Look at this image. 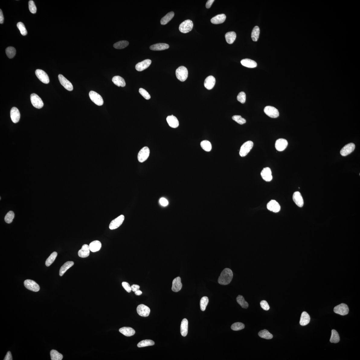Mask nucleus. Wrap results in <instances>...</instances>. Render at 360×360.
I'll list each match as a JSON object with an SVG mask.
<instances>
[{
	"instance_id": "1",
	"label": "nucleus",
	"mask_w": 360,
	"mask_h": 360,
	"mask_svg": "<svg viewBox=\"0 0 360 360\" xmlns=\"http://www.w3.org/2000/svg\"><path fill=\"white\" fill-rule=\"evenodd\" d=\"M233 277V272L229 268H226L221 273L218 282L220 284L227 285L230 283Z\"/></svg>"
},
{
	"instance_id": "2",
	"label": "nucleus",
	"mask_w": 360,
	"mask_h": 360,
	"mask_svg": "<svg viewBox=\"0 0 360 360\" xmlns=\"http://www.w3.org/2000/svg\"><path fill=\"white\" fill-rule=\"evenodd\" d=\"M177 78L182 82H184L187 79L188 76V72L187 68L184 66H181L176 69L175 72Z\"/></svg>"
},
{
	"instance_id": "3",
	"label": "nucleus",
	"mask_w": 360,
	"mask_h": 360,
	"mask_svg": "<svg viewBox=\"0 0 360 360\" xmlns=\"http://www.w3.org/2000/svg\"><path fill=\"white\" fill-rule=\"evenodd\" d=\"M193 25V23L191 20H185L180 25L179 30L182 33H188L192 30Z\"/></svg>"
},
{
	"instance_id": "4",
	"label": "nucleus",
	"mask_w": 360,
	"mask_h": 360,
	"mask_svg": "<svg viewBox=\"0 0 360 360\" xmlns=\"http://www.w3.org/2000/svg\"><path fill=\"white\" fill-rule=\"evenodd\" d=\"M253 146V143L251 141H248L241 146L239 151V155L241 156H246L251 150Z\"/></svg>"
},
{
	"instance_id": "5",
	"label": "nucleus",
	"mask_w": 360,
	"mask_h": 360,
	"mask_svg": "<svg viewBox=\"0 0 360 360\" xmlns=\"http://www.w3.org/2000/svg\"><path fill=\"white\" fill-rule=\"evenodd\" d=\"M89 96L92 101L98 106H101L104 104V100L101 96L98 93L94 91H91L89 93Z\"/></svg>"
},
{
	"instance_id": "6",
	"label": "nucleus",
	"mask_w": 360,
	"mask_h": 360,
	"mask_svg": "<svg viewBox=\"0 0 360 360\" xmlns=\"http://www.w3.org/2000/svg\"><path fill=\"white\" fill-rule=\"evenodd\" d=\"M150 150L148 147L145 146L138 153L137 158L140 162H145L149 156Z\"/></svg>"
},
{
	"instance_id": "7",
	"label": "nucleus",
	"mask_w": 360,
	"mask_h": 360,
	"mask_svg": "<svg viewBox=\"0 0 360 360\" xmlns=\"http://www.w3.org/2000/svg\"><path fill=\"white\" fill-rule=\"evenodd\" d=\"M31 100L32 105L35 108L40 109L43 107V102L41 98L36 94H33L31 95Z\"/></svg>"
},
{
	"instance_id": "8",
	"label": "nucleus",
	"mask_w": 360,
	"mask_h": 360,
	"mask_svg": "<svg viewBox=\"0 0 360 360\" xmlns=\"http://www.w3.org/2000/svg\"><path fill=\"white\" fill-rule=\"evenodd\" d=\"M349 308L348 305L345 304H342L336 306L334 308V312L342 316H345L349 313Z\"/></svg>"
},
{
	"instance_id": "9",
	"label": "nucleus",
	"mask_w": 360,
	"mask_h": 360,
	"mask_svg": "<svg viewBox=\"0 0 360 360\" xmlns=\"http://www.w3.org/2000/svg\"><path fill=\"white\" fill-rule=\"evenodd\" d=\"M24 284L25 287L32 291L38 292L40 290V287L36 282L30 279H27L24 281Z\"/></svg>"
},
{
	"instance_id": "10",
	"label": "nucleus",
	"mask_w": 360,
	"mask_h": 360,
	"mask_svg": "<svg viewBox=\"0 0 360 360\" xmlns=\"http://www.w3.org/2000/svg\"><path fill=\"white\" fill-rule=\"evenodd\" d=\"M124 220V217L123 215H121L117 218L112 220L109 226V228L111 230H113L117 229L119 227Z\"/></svg>"
},
{
	"instance_id": "11",
	"label": "nucleus",
	"mask_w": 360,
	"mask_h": 360,
	"mask_svg": "<svg viewBox=\"0 0 360 360\" xmlns=\"http://www.w3.org/2000/svg\"><path fill=\"white\" fill-rule=\"evenodd\" d=\"M265 113L270 117L276 118L278 117L279 112L277 109L271 106H266L264 110Z\"/></svg>"
},
{
	"instance_id": "12",
	"label": "nucleus",
	"mask_w": 360,
	"mask_h": 360,
	"mask_svg": "<svg viewBox=\"0 0 360 360\" xmlns=\"http://www.w3.org/2000/svg\"><path fill=\"white\" fill-rule=\"evenodd\" d=\"M35 75L37 77V78L39 79L41 82L45 83V84H48L50 82V79L49 76H48L47 74L43 70L37 69L35 71Z\"/></svg>"
},
{
	"instance_id": "13",
	"label": "nucleus",
	"mask_w": 360,
	"mask_h": 360,
	"mask_svg": "<svg viewBox=\"0 0 360 360\" xmlns=\"http://www.w3.org/2000/svg\"><path fill=\"white\" fill-rule=\"evenodd\" d=\"M150 311L149 307L143 304L138 305L137 308V313L141 317H146L149 316Z\"/></svg>"
},
{
	"instance_id": "14",
	"label": "nucleus",
	"mask_w": 360,
	"mask_h": 360,
	"mask_svg": "<svg viewBox=\"0 0 360 360\" xmlns=\"http://www.w3.org/2000/svg\"><path fill=\"white\" fill-rule=\"evenodd\" d=\"M58 78L60 83L64 88L69 91H72L73 88V86L72 83L69 80L62 75H59Z\"/></svg>"
},
{
	"instance_id": "15",
	"label": "nucleus",
	"mask_w": 360,
	"mask_h": 360,
	"mask_svg": "<svg viewBox=\"0 0 360 360\" xmlns=\"http://www.w3.org/2000/svg\"><path fill=\"white\" fill-rule=\"evenodd\" d=\"M355 149V145L353 143H349L344 147L341 150V155L343 156H346L352 153Z\"/></svg>"
},
{
	"instance_id": "16",
	"label": "nucleus",
	"mask_w": 360,
	"mask_h": 360,
	"mask_svg": "<svg viewBox=\"0 0 360 360\" xmlns=\"http://www.w3.org/2000/svg\"><path fill=\"white\" fill-rule=\"evenodd\" d=\"M288 142L287 140L284 139H279L276 141L275 143V147L276 150L279 152L284 150L288 146Z\"/></svg>"
},
{
	"instance_id": "17",
	"label": "nucleus",
	"mask_w": 360,
	"mask_h": 360,
	"mask_svg": "<svg viewBox=\"0 0 360 360\" xmlns=\"http://www.w3.org/2000/svg\"><path fill=\"white\" fill-rule=\"evenodd\" d=\"M268 210L274 213H278L281 210V206L278 202L275 200L270 201L267 205Z\"/></svg>"
},
{
	"instance_id": "18",
	"label": "nucleus",
	"mask_w": 360,
	"mask_h": 360,
	"mask_svg": "<svg viewBox=\"0 0 360 360\" xmlns=\"http://www.w3.org/2000/svg\"><path fill=\"white\" fill-rule=\"evenodd\" d=\"M151 63H152V61L151 60L146 59L137 63L136 66V69L138 71H142L149 67Z\"/></svg>"
},
{
	"instance_id": "19",
	"label": "nucleus",
	"mask_w": 360,
	"mask_h": 360,
	"mask_svg": "<svg viewBox=\"0 0 360 360\" xmlns=\"http://www.w3.org/2000/svg\"><path fill=\"white\" fill-rule=\"evenodd\" d=\"M261 175L262 178L266 182H270L272 179L271 169L268 167L265 168L262 170Z\"/></svg>"
},
{
	"instance_id": "20",
	"label": "nucleus",
	"mask_w": 360,
	"mask_h": 360,
	"mask_svg": "<svg viewBox=\"0 0 360 360\" xmlns=\"http://www.w3.org/2000/svg\"><path fill=\"white\" fill-rule=\"evenodd\" d=\"M10 114L11 120L14 123H17L20 121L21 115L17 108L13 107L11 108Z\"/></svg>"
},
{
	"instance_id": "21",
	"label": "nucleus",
	"mask_w": 360,
	"mask_h": 360,
	"mask_svg": "<svg viewBox=\"0 0 360 360\" xmlns=\"http://www.w3.org/2000/svg\"><path fill=\"white\" fill-rule=\"evenodd\" d=\"M293 200L298 207H301L303 206L304 201L300 192L296 191L294 193L293 195Z\"/></svg>"
},
{
	"instance_id": "22",
	"label": "nucleus",
	"mask_w": 360,
	"mask_h": 360,
	"mask_svg": "<svg viewBox=\"0 0 360 360\" xmlns=\"http://www.w3.org/2000/svg\"><path fill=\"white\" fill-rule=\"evenodd\" d=\"M215 79L213 76H209L205 80L204 85L205 87L208 90L213 89L215 83Z\"/></svg>"
},
{
	"instance_id": "23",
	"label": "nucleus",
	"mask_w": 360,
	"mask_h": 360,
	"mask_svg": "<svg viewBox=\"0 0 360 360\" xmlns=\"http://www.w3.org/2000/svg\"><path fill=\"white\" fill-rule=\"evenodd\" d=\"M182 288L181 278L178 277L173 279L172 287V290L173 291L178 292L181 290Z\"/></svg>"
},
{
	"instance_id": "24",
	"label": "nucleus",
	"mask_w": 360,
	"mask_h": 360,
	"mask_svg": "<svg viewBox=\"0 0 360 360\" xmlns=\"http://www.w3.org/2000/svg\"><path fill=\"white\" fill-rule=\"evenodd\" d=\"M166 121L169 126L171 127L176 128L179 126V121L177 118L172 115L167 117Z\"/></svg>"
},
{
	"instance_id": "25",
	"label": "nucleus",
	"mask_w": 360,
	"mask_h": 360,
	"mask_svg": "<svg viewBox=\"0 0 360 360\" xmlns=\"http://www.w3.org/2000/svg\"><path fill=\"white\" fill-rule=\"evenodd\" d=\"M90 251L89 246L85 244L82 246V249L79 250L78 255L80 258H87L89 255Z\"/></svg>"
},
{
	"instance_id": "26",
	"label": "nucleus",
	"mask_w": 360,
	"mask_h": 360,
	"mask_svg": "<svg viewBox=\"0 0 360 360\" xmlns=\"http://www.w3.org/2000/svg\"><path fill=\"white\" fill-rule=\"evenodd\" d=\"M226 16L224 14L217 15L215 17L212 18L211 20L212 24H222L226 20Z\"/></svg>"
},
{
	"instance_id": "27",
	"label": "nucleus",
	"mask_w": 360,
	"mask_h": 360,
	"mask_svg": "<svg viewBox=\"0 0 360 360\" xmlns=\"http://www.w3.org/2000/svg\"><path fill=\"white\" fill-rule=\"evenodd\" d=\"M169 45L165 43H159L152 45L150 46V50H153L159 51L168 49L169 48Z\"/></svg>"
},
{
	"instance_id": "28",
	"label": "nucleus",
	"mask_w": 360,
	"mask_h": 360,
	"mask_svg": "<svg viewBox=\"0 0 360 360\" xmlns=\"http://www.w3.org/2000/svg\"><path fill=\"white\" fill-rule=\"evenodd\" d=\"M119 331L125 336L128 337L133 336L136 333L135 330L130 327H124L121 328L120 329Z\"/></svg>"
},
{
	"instance_id": "29",
	"label": "nucleus",
	"mask_w": 360,
	"mask_h": 360,
	"mask_svg": "<svg viewBox=\"0 0 360 360\" xmlns=\"http://www.w3.org/2000/svg\"><path fill=\"white\" fill-rule=\"evenodd\" d=\"M89 246L91 252H96L98 251L101 249V243L99 241L95 240L90 243Z\"/></svg>"
},
{
	"instance_id": "30",
	"label": "nucleus",
	"mask_w": 360,
	"mask_h": 360,
	"mask_svg": "<svg viewBox=\"0 0 360 360\" xmlns=\"http://www.w3.org/2000/svg\"><path fill=\"white\" fill-rule=\"evenodd\" d=\"M188 330V321L187 319H184L182 321L181 326V333L183 336L185 337L187 336Z\"/></svg>"
},
{
	"instance_id": "31",
	"label": "nucleus",
	"mask_w": 360,
	"mask_h": 360,
	"mask_svg": "<svg viewBox=\"0 0 360 360\" xmlns=\"http://www.w3.org/2000/svg\"><path fill=\"white\" fill-rule=\"evenodd\" d=\"M241 63L243 66L250 68H255L257 66L255 61L249 59H243L241 61Z\"/></svg>"
},
{
	"instance_id": "32",
	"label": "nucleus",
	"mask_w": 360,
	"mask_h": 360,
	"mask_svg": "<svg viewBox=\"0 0 360 360\" xmlns=\"http://www.w3.org/2000/svg\"><path fill=\"white\" fill-rule=\"evenodd\" d=\"M310 318L309 315L304 311L302 313L300 320V324L302 326H305L309 323Z\"/></svg>"
},
{
	"instance_id": "33",
	"label": "nucleus",
	"mask_w": 360,
	"mask_h": 360,
	"mask_svg": "<svg viewBox=\"0 0 360 360\" xmlns=\"http://www.w3.org/2000/svg\"><path fill=\"white\" fill-rule=\"evenodd\" d=\"M112 81L114 84L118 87H124L126 85L124 79L119 76H116L112 79Z\"/></svg>"
},
{
	"instance_id": "34",
	"label": "nucleus",
	"mask_w": 360,
	"mask_h": 360,
	"mask_svg": "<svg viewBox=\"0 0 360 360\" xmlns=\"http://www.w3.org/2000/svg\"><path fill=\"white\" fill-rule=\"evenodd\" d=\"M236 37V34L234 31L228 32L225 35V38L227 43L229 44H232L233 43Z\"/></svg>"
},
{
	"instance_id": "35",
	"label": "nucleus",
	"mask_w": 360,
	"mask_h": 360,
	"mask_svg": "<svg viewBox=\"0 0 360 360\" xmlns=\"http://www.w3.org/2000/svg\"><path fill=\"white\" fill-rule=\"evenodd\" d=\"M74 263L73 262L69 261L66 262L61 267L59 270V275L62 276L66 272L67 270L73 265Z\"/></svg>"
},
{
	"instance_id": "36",
	"label": "nucleus",
	"mask_w": 360,
	"mask_h": 360,
	"mask_svg": "<svg viewBox=\"0 0 360 360\" xmlns=\"http://www.w3.org/2000/svg\"><path fill=\"white\" fill-rule=\"evenodd\" d=\"M174 15L175 14L174 12L172 11L169 12L165 17H164L162 18L160 21L161 24L162 25H164L168 24L169 21L172 20V19L174 17Z\"/></svg>"
},
{
	"instance_id": "37",
	"label": "nucleus",
	"mask_w": 360,
	"mask_h": 360,
	"mask_svg": "<svg viewBox=\"0 0 360 360\" xmlns=\"http://www.w3.org/2000/svg\"><path fill=\"white\" fill-rule=\"evenodd\" d=\"M50 355L52 360H62L63 358V355L55 350H51Z\"/></svg>"
},
{
	"instance_id": "38",
	"label": "nucleus",
	"mask_w": 360,
	"mask_h": 360,
	"mask_svg": "<svg viewBox=\"0 0 360 360\" xmlns=\"http://www.w3.org/2000/svg\"><path fill=\"white\" fill-rule=\"evenodd\" d=\"M259 336L262 338L265 339H271L273 338V335L268 330L264 329L259 333Z\"/></svg>"
},
{
	"instance_id": "39",
	"label": "nucleus",
	"mask_w": 360,
	"mask_h": 360,
	"mask_svg": "<svg viewBox=\"0 0 360 360\" xmlns=\"http://www.w3.org/2000/svg\"><path fill=\"white\" fill-rule=\"evenodd\" d=\"M237 302L241 307L244 308H247L248 307L249 305L248 303L245 301V298L241 295H239L236 298Z\"/></svg>"
},
{
	"instance_id": "40",
	"label": "nucleus",
	"mask_w": 360,
	"mask_h": 360,
	"mask_svg": "<svg viewBox=\"0 0 360 360\" xmlns=\"http://www.w3.org/2000/svg\"><path fill=\"white\" fill-rule=\"evenodd\" d=\"M340 341V337L339 334L337 331L333 329L332 331V335L330 339L331 342L333 343H338Z\"/></svg>"
},
{
	"instance_id": "41",
	"label": "nucleus",
	"mask_w": 360,
	"mask_h": 360,
	"mask_svg": "<svg viewBox=\"0 0 360 360\" xmlns=\"http://www.w3.org/2000/svg\"><path fill=\"white\" fill-rule=\"evenodd\" d=\"M260 34V29L259 27L256 26L252 30L251 37L254 41H257L259 39Z\"/></svg>"
},
{
	"instance_id": "42",
	"label": "nucleus",
	"mask_w": 360,
	"mask_h": 360,
	"mask_svg": "<svg viewBox=\"0 0 360 360\" xmlns=\"http://www.w3.org/2000/svg\"><path fill=\"white\" fill-rule=\"evenodd\" d=\"M129 42L127 41H121L114 43V47L116 49H123L127 47L129 45Z\"/></svg>"
},
{
	"instance_id": "43",
	"label": "nucleus",
	"mask_w": 360,
	"mask_h": 360,
	"mask_svg": "<svg viewBox=\"0 0 360 360\" xmlns=\"http://www.w3.org/2000/svg\"><path fill=\"white\" fill-rule=\"evenodd\" d=\"M155 342L149 339H146L141 341L138 343L137 346L139 348H142V347L152 346L155 345Z\"/></svg>"
},
{
	"instance_id": "44",
	"label": "nucleus",
	"mask_w": 360,
	"mask_h": 360,
	"mask_svg": "<svg viewBox=\"0 0 360 360\" xmlns=\"http://www.w3.org/2000/svg\"><path fill=\"white\" fill-rule=\"evenodd\" d=\"M201 146L202 148L205 151L209 152L212 149V146L209 141L204 140L201 141Z\"/></svg>"
},
{
	"instance_id": "45",
	"label": "nucleus",
	"mask_w": 360,
	"mask_h": 360,
	"mask_svg": "<svg viewBox=\"0 0 360 360\" xmlns=\"http://www.w3.org/2000/svg\"><path fill=\"white\" fill-rule=\"evenodd\" d=\"M6 55L9 59H12L15 55L16 51L13 47H8L6 48L5 50Z\"/></svg>"
},
{
	"instance_id": "46",
	"label": "nucleus",
	"mask_w": 360,
	"mask_h": 360,
	"mask_svg": "<svg viewBox=\"0 0 360 360\" xmlns=\"http://www.w3.org/2000/svg\"><path fill=\"white\" fill-rule=\"evenodd\" d=\"M57 256V253L56 252H54L52 253H51L50 256L46 260V265L47 266H49L52 264L56 259Z\"/></svg>"
},
{
	"instance_id": "47",
	"label": "nucleus",
	"mask_w": 360,
	"mask_h": 360,
	"mask_svg": "<svg viewBox=\"0 0 360 360\" xmlns=\"http://www.w3.org/2000/svg\"><path fill=\"white\" fill-rule=\"evenodd\" d=\"M208 298L207 297H202L200 301V307L201 310L202 311H204L208 303Z\"/></svg>"
},
{
	"instance_id": "48",
	"label": "nucleus",
	"mask_w": 360,
	"mask_h": 360,
	"mask_svg": "<svg viewBox=\"0 0 360 360\" xmlns=\"http://www.w3.org/2000/svg\"><path fill=\"white\" fill-rule=\"evenodd\" d=\"M245 326L242 323L237 322L233 324L231 326V329L234 331H238L245 328Z\"/></svg>"
},
{
	"instance_id": "49",
	"label": "nucleus",
	"mask_w": 360,
	"mask_h": 360,
	"mask_svg": "<svg viewBox=\"0 0 360 360\" xmlns=\"http://www.w3.org/2000/svg\"><path fill=\"white\" fill-rule=\"evenodd\" d=\"M14 217V212L11 211H9L5 215V222L8 223H11Z\"/></svg>"
},
{
	"instance_id": "50",
	"label": "nucleus",
	"mask_w": 360,
	"mask_h": 360,
	"mask_svg": "<svg viewBox=\"0 0 360 360\" xmlns=\"http://www.w3.org/2000/svg\"><path fill=\"white\" fill-rule=\"evenodd\" d=\"M17 26L18 29L20 30L21 34L25 36L27 34V31L26 28L24 24L22 22H18L17 24Z\"/></svg>"
},
{
	"instance_id": "51",
	"label": "nucleus",
	"mask_w": 360,
	"mask_h": 360,
	"mask_svg": "<svg viewBox=\"0 0 360 360\" xmlns=\"http://www.w3.org/2000/svg\"><path fill=\"white\" fill-rule=\"evenodd\" d=\"M233 120L240 124H243L246 123V121L240 115H235L232 117Z\"/></svg>"
},
{
	"instance_id": "52",
	"label": "nucleus",
	"mask_w": 360,
	"mask_h": 360,
	"mask_svg": "<svg viewBox=\"0 0 360 360\" xmlns=\"http://www.w3.org/2000/svg\"><path fill=\"white\" fill-rule=\"evenodd\" d=\"M29 8L30 12L32 14L36 13L37 8L34 1L31 0L28 2Z\"/></svg>"
},
{
	"instance_id": "53",
	"label": "nucleus",
	"mask_w": 360,
	"mask_h": 360,
	"mask_svg": "<svg viewBox=\"0 0 360 360\" xmlns=\"http://www.w3.org/2000/svg\"><path fill=\"white\" fill-rule=\"evenodd\" d=\"M246 95L244 92H240L237 97V101H238L242 104H244L246 101Z\"/></svg>"
},
{
	"instance_id": "54",
	"label": "nucleus",
	"mask_w": 360,
	"mask_h": 360,
	"mask_svg": "<svg viewBox=\"0 0 360 360\" xmlns=\"http://www.w3.org/2000/svg\"><path fill=\"white\" fill-rule=\"evenodd\" d=\"M139 91L141 95H142L144 98L147 99V100H149V99L151 97L150 95L146 90L143 88H140L139 89Z\"/></svg>"
},
{
	"instance_id": "55",
	"label": "nucleus",
	"mask_w": 360,
	"mask_h": 360,
	"mask_svg": "<svg viewBox=\"0 0 360 360\" xmlns=\"http://www.w3.org/2000/svg\"><path fill=\"white\" fill-rule=\"evenodd\" d=\"M260 306L262 308L265 310H269L270 307L268 302L266 301L263 300L260 303Z\"/></svg>"
},
{
	"instance_id": "56",
	"label": "nucleus",
	"mask_w": 360,
	"mask_h": 360,
	"mask_svg": "<svg viewBox=\"0 0 360 360\" xmlns=\"http://www.w3.org/2000/svg\"><path fill=\"white\" fill-rule=\"evenodd\" d=\"M122 284L124 288L127 292H129V293L131 292L132 291L131 287H130V286L128 282H122Z\"/></svg>"
},
{
	"instance_id": "57",
	"label": "nucleus",
	"mask_w": 360,
	"mask_h": 360,
	"mask_svg": "<svg viewBox=\"0 0 360 360\" xmlns=\"http://www.w3.org/2000/svg\"><path fill=\"white\" fill-rule=\"evenodd\" d=\"M159 203L162 206L166 207L169 204V201L165 198H161L159 200Z\"/></svg>"
},
{
	"instance_id": "58",
	"label": "nucleus",
	"mask_w": 360,
	"mask_h": 360,
	"mask_svg": "<svg viewBox=\"0 0 360 360\" xmlns=\"http://www.w3.org/2000/svg\"><path fill=\"white\" fill-rule=\"evenodd\" d=\"M131 290L135 292L139 290L140 286L137 284H133L131 286Z\"/></svg>"
},
{
	"instance_id": "59",
	"label": "nucleus",
	"mask_w": 360,
	"mask_h": 360,
	"mask_svg": "<svg viewBox=\"0 0 360 360\" xmlns=\"http://www.w3.org/2000/svg\"><path fill=\"white\" fill-rule=\"evenodd\" d=\"M4 360H12V358L11 355V353L10 352H8L7 354H6L5 357L4 359Z\"/></svg>"
},
{
	"instance_id": "60",
	"label": "nucleus",
	"mask_w": 360,
	"mask_h": 360,
	"mask_svg": "<svg viewBox=\"0 0 360 360\" xmlns=\"http://www.w3.org/2000/svg\"><path fill=\"white\" fill-rule=\"evenodd\" d=\"M214 1V0H208L206 4V7L207 8H210Z\"/></svg>"
},
{
	"instance_id": "61",
	"label": "nucleus",
	"mask_w": 360,
	"mask_h": 360,
	"mask_svg": "<svg viewBox=\"0 0 360 360\" xmlns=\"http://www.w3.org/2000/svg\"><path fill=\"white\" fill-rule=\"evenodd\" d=\"M4 18L2 9L0 10V24L4 23Z\"/></svg>"
},
{
	"instance_id": "62",
	"label": "nucleus",
	"mask_w": 360,
	"mask_h": 360,
	"mask_svg": "<svg viewBox=\"0 0 360 360\" xmlns=\"http://www.w3.org/2000/svg\"><path fill=\"white\" fill-rule=\"evenodd\" d=\"M135 294L137 295H140L142 294V292L140 290L135 292Z\"/></svg>"
}]
</instances>
